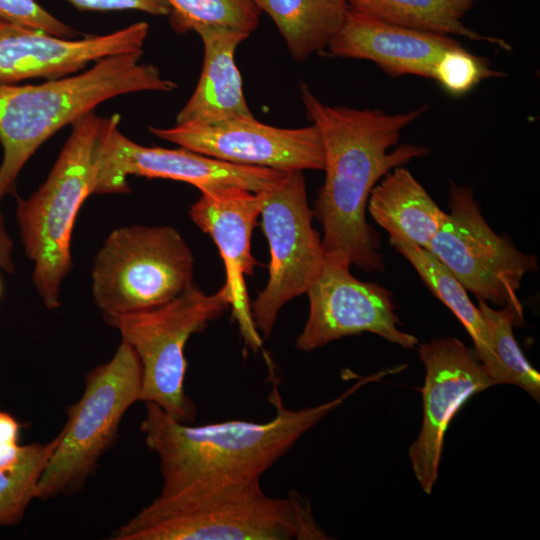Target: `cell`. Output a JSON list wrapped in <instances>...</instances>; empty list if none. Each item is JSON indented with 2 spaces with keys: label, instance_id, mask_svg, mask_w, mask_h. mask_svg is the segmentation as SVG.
<instances>
[{
  "label": "cell",
  "instance_id": "25",
  "mask_svg": "<svg viewBox=\"0 0 540 540\" xmlns=\"http://www.w3.org/2000/svg\"><path fill=\"white\" fill-rule=\"evenodd\" d=\"M478 301L477 308L489 330L494 353L508 377V383L520 387L539 402L540 374L524 357L513 333L514 324L519 325L523 317L510 305L495 310L485 301Z\"/></svg>",
  "mask_w": 540,
  "mask_h": 540
},
{
  "label": "cell",
  "instance_id": "10",
  "mask_svg": "<svg viewBox=\"0 0 540 540\" xmlns=\"http://www.w3.org/2000/svg\"><path fill=\"white\" fill-rule=\"evenodd\" d=\"M448 205L428 251L478 300L510 305L523 317L517 291L524 276L536 271V257L491 229L471 189L452 183Z\"/></svg>",
  "mask_w": 540,
  "mask_h": 540
},
{
  "label": "cell",
  "instance_id": "12",
  "mask_svg": "<svg viewBox=\"0 0 540 540\" xmlns=\"http://www.w3.org/2000/svg\"><path fill=\"white\" fill-rule=\"evenodd\" d=\"M418 354L425 367L423 421L409 459L422 490L431 494L450 422L470 397L496 383L475 350L455 337L425 342Z\"/></svg>",
  "mask_w": 540,
  "mask_h": 540
},
{
  "label": "cell",
  "instance_id": "24",
  "mask_svg": "<svg viewBox=\"0 0 540 540\" xmlns=\"http://www.w3.org/2000/svg\"><path fill=\"white\" fill-rule=\"evenodd\" d=\"M59 441L60 433L45 444L24 445L19 460L0 469L1 526L21 521L29 503L36 498L39 479Z\"/></svg>",
  "mask_w": 540,
  "mask_h": 540
},
{
  "label": "cell",
  "instance_id": "8",
  "mask_svg": "<svg viewBox=\"0 0 540 540\" xmlns=\"http://www.w3.org/2000/svg\"><path fill=\"white\" fill-rule=\"evenodd\" d=\"M230 306L228 289L206 294L192 285L171 301L144 311L104 317L136 352L142 367L140 401L154 403L175 420L191 423L196 408L185 394V345L192 334Z\"/></svg>",
  "mask_w": 540,
  "mask_h": 540
},
{
  "label": "cell",
  "instance_id": "7",
  "mask_svg": "<svg viewBox=\"0 0 540 540\" xmlns=\"http://www.w3.org/2000/svg\"><path fill=\"white\" fill-rule=\"evenodd\" d=\"M194 259L181 234L170 226L114 230L97 253L92 296L103 317L161 306L193 285Z\"/></svg>",
  "mask_w": 540,
  "mask_h": 540
},
{
  "label": "cell",
  "instance_id": "19",
  "mask_svg": "<svg viewBox=\"0 0 540 540\" xmlns=\"http://www.w3.org/2000/svg\"><path fill=\"white\" fill-rule=\"evenodd\" d=\"M367 210L389 239L411 242L425 250L446 216L404 166L394 168L376 184Z\"/></svg>",
  "mask_w": 540,
  "mask_h": 540
},
{
  "label": "cell",
  "instance_id": "20",
  "mask_svg": "<svg viewBox=\"0 0 540 540\" xmlns=\"http://www.w3.org/2000/svg\"><path fill=\"white\" fill-rule=\"evenodd\" d=\"M389 242L412 264L431 292L462 323L474 343L475 352L496 385L509 384L508 377L494 353L486 323L460 282L428 250L407 241L389 239Z\"/></svg>",
  "mask_w": 540,
  "mask_h": 540
},
{
  "label": "cell",
  "instance_id": "6",
  "mask_svg": "<svg viewBox=\"0 0 540 540\" xmlns=\"http://www.w3.org/2000/svg\"><path fill=\"white\" fill-rule=\"evenodd\" d=\"M141 362L122 340L111 360L91 370L81 398L67 409V422L37 485L36 498L72 494L95 471L115 441L120 422L140 401Z\"/></svg>",
  "mask_w": 540,
  "mask_h": 540
},
{
  "label": "cell",
  "instance_id": "2",
  "mask_svg": "<svg viewBox=\"0 0 540 540\" xmlns=\"http://www.w3.org/2000/svg\"><path fill=\"white\" fill-rule=\"evenodd\" d=\"M381 374L361 378L339 397L314 407L287 408L274 383V417L267 422L228 420L192 426L146 403L141 431L159 458L160 494L189 488L260 480L294 444L345 399Z\"/></svg>",
  "mask_w": 540,
  "mask_h": 540
},
{
  "label": "cell",
  "instance_id": "30",
  "mask_svg": "<svg viewBox=\"0 0 540 540\" xmlns=\"http://www.w3.org/2000/svg\"><path fill=\"white\" fill-rule=\"evenodd\" d=\"M13 248V241L8 234L3 215L0 212V270L9 274L15 271Z\"/></svg>",
  "mask_w": 540,
  "mask_h": 540
},
{
  "label": "cell",
  "instance_id": "16",
  "mask_svg": "<svg viewBox=\"0 0 540 540\" xmlns=\"http://www.w3.org/2000/svg\"><path fill=\"white\" fill-rule=\"evenodd\" d=\"M268 192L242 188L205 192L189 211L193 222L219 249L233 316L246 345L254 350L262 346V337L252 319L245 277L253 274L256 265L251 254V236Z\"/></svg>",
  "mask_w": 540,
  "mask_h": 540
},
{
  "label": "cell",
  "instance_id": "3",
  "mask_svg": "<svg viewBox=\"0 0 540 540\" xmlns=\"http://www.w3.org/2000/svg\"><path fill=\"white\" fill-rule=\"evenodd\" d=\"M116 540L327 539L308 500L267 495L260 480L159 494L111 537Z\"/></svg>",
  "mask_w": 540,
  "mask_h": 540
},
{
  "label": "cell",
  "instance_id": "15",
  "mask_svg": "<svg viewBox=\"0 0 540 540\" xmlns=\"http://www.w3.org/2000/svg\"><path fill=\"white\" fill-rule=\"evenodd\" d=\"M148 32L146 22H137L112 33L72 39L0 20V84L62 78L107 56L143 52Z\"/></svg>",
  "mask_w": 540,
  "mask_h": 540
},
{
  "label": "cell",
  "instance_id": "28",
  "mask_svg": "<svg viewBox=\"0 0 540 540\" xmlns=\"http://www.w3.org/2000/svg\"><path fill=\"white\" fill-rule=\"evenodd\" d=\"M80 10L116 11L137 10L151 15H169L166 0H65Z\"/></svg>",
  "mask_w": 540,
  "mask_h": 540
},
{
  "label": "cell",
  "instance_id": "5",
  "mask_svg": "<svg viewBox=\"0 0 540 540\" xmlns=\"http://www.w3.org/2000/svg\"><path fill=\"white\" fill-rule=\"evenodd\" d=\"M101 119L92 111L74 121L45 182L29 198H17L21 240L34 264L32 281L48 309L60 306L61 286L72 267L76 217L93 194L94 146Z\"/></svg>",
  "mask_w": 540,
  "mask_h": 540
},
{
  "label": "cell",
  "instance_id": "29",
  "mask_svg": "<svg viewBox=\"0 0 540 540\" xmlns=\"http://www.w3.org/2000/svg\"><path fill=\"white\" fill-rule=\"evenodd\" d=\"M21 425L11 414L0 411V448L19 444Z\"/></svg>",
  "mask_w": 540,
  "mask_h": 540
},
{
  "label": "cell",
  "instance_id": "23",
  "mask_svg": "<svg viewBox=\"0 0 540 540\" xmlns=\"http://www.w3.org/2000/svg\"><path fill=\"white\" fill-rule=\"evenodd\" d=\"M170 23L179 32L221 28L250 36L258 26L260 9L254 0H166Z\"/></svg>",
  "mask_w": 540,
  "mask_h": 540
},
{
  "label": "cell",
  "instance_id": "21",
  "mask_svg": "<svg viewBox=\"0 0 540 540\" xmlns=\"http://www.w3.org/2000/svg\"><path fill=\"white\" fill-rule=\"evenodd\" d=\"M275 23L296 61L321 52L341 28L347 0H254Z\"/></svg>",
  "mask_w": 540,
  "mask_h": 540
},
{
  "label": "cell",
  "instance_id": "31",
  "mask_svg": "<svg viewBox=\"0 0 540 540\" xmlns=\"http://www.w3.org/2000/svg\"><path fill=\"white\" fill-rule=\"evenodd\" d=\"M1 294H2V283H1V280H0V297H1Z\"/></svg>",
  "mask_w": 540,
  "mask_h": 540
},
{
  "label": "cell",
  "instance_id": "27",
  "mask_svg": "<svg viewBox=\"0 0 540 540\" xmlns=\"http://www.w3.org/2000/svg\"><path fill=\"white\" fill-rule=\"evenodd\" d=\"M0 20L38 29L54 36L73 38L77 32L35 0H0Z\"/></svg>",
  "mask_w": 540,
  "mask_h": 540
},
{
  "label": "cell",
  "instance_id": "1",
  "mask_svg": "<svg viewBox=\"0 0 540 540\" xmlns=\"http://www.w3.org/2000/svg\"><path fill=\"white\" fill-rule=\"evenodd\" d=\"M301 97L324 149L325 180L313 210L323 228L324 257L368 273L383 272L379 236L366 220L368 199L388 172L429 154L427 147L413 144L391 150L427 106L396 114L330 106L305 83Z\"/></svg>",
  "mask_w": 540,
  "mask_h": 540
},
{
  "label": "cell",
  "instance_id": "9",
  "mask_svg": "<svg viewBox=\"0 0 540 540\" xmlns=\"http://www.w3.org/2000/svg\"><path fill=\"white\" fill-rule=\"evenodd\" d=\"M120 116L102 118L94 146L93 194L127 193L128 176L189 183L201 193L227 188L265 192L276 188L288 172L220 161L184 147H146L119 130Z\"/></svg>",
  "mask_w": 540,
  "mask_h": 540
},
{
  "label": "cell",
  "instance_id": "26",
  "mask_svg": "<svg viewBox=\"0 0 540 540\" xmlns=\"http://www.w3.org/2000/svg\"><path fill=\"white\" fill-rule=\"evenodd\" d=\"M503 75L492 69L486 59L470 53L459 44L442 53L434 66L432 79L446 93L459 97L469 93L481 81Z\"/></svg>",
  "mask_w": 540,
  "mask_h": 540
},
{
  "label": "cell",
  "instance_id": "11",
  "mask_svg": "<svg viewBox=\"0 0 540 540\" xmlns=\"http://www.w3.org/2000/svg\"><path fill=\"white\" fill-rule=\"evenodd\" d=\"M303 171H291L263 202L260 215L270 247L269 277L250 303L254 324L264 339L271 337L282 306L306 294L324 265L322 238L312 225Z\"/></svg>",
  "mask_w": 540,
  "mask_h": 540
},
{
  "label": "cell",
  "instance_id": "13",
  "mask_svg": "<svg viewBox=\"0 0 540 540\" xmlns=\"http://www.w3.org/2000/svg\"><path fill=\"white\" fill-rule=\"evenodd\" d=\"M306 294L309 314L295 341L298 350L313 351L363 332L406 349L418 344L417 337L398 328L391 292L378 283L358 280L348 264L324 258L322 271Z\"/></svg>",
  "mask_w": 540,
  "mask_h": 540
},
{
  "label": "cell",
  "instance_id": "4",
  "mask_svg": "<svg viewBox=\"0 0 540 540\" xmlns=\"http://www.w3.org/2000/svg\"><path fill=\"white\" fill-rule=\"evenodd\" d=\"M142 55L107 56L82 72L41 84H0V202L15 193L17 178L35 151L64 126L113 97L176 88L157 67L140 63Z\"/></svg>",
  "mask_w": 540,
  "mask_h": 540
},
{
  "label": "cell",
  "instance_id": "18",
  "mask_svg": "<svg viewBox=\"0 0 540 540\" xmlns=\"http://www.w3.org/2000/svg\"><path fill=\"white\" fill-rule=\"evenodd\" d=\"M196 33L204 47L202 71L193 94L176 116V125L254 117L234 61L236 48L249 36L221 28H203Z\"/></svg>",
  "mask_w": 540,
  "mask_h": 540
},
{
  "label": "cell",
  "instance_id": "17",
  "mask_svg": "<svg viewBox=\"0 0 540 540\" xmlns=\"http://www.w3.org/2000/svg\"><path fill=\"white\" fill-rule=\"evenodd\" d=\"M459 44L452 36L397 26L349 9L327 48L333 56L371 61L392 77L432 79L442 53Z\"/></svg>",
  "mask_w": 540,
  "mask_h": 540
},
{
  "label": "cell",
  "instance_id": "22",
  "mask_svg": "<svg viewBox=\"0 0 540 540\" xmlns=\"http://www.w3.org/2000/svg\"><path fill=\"white\" fill-rule=\"evenodd\" d=\"M349 9L397 26L486 41L511 50L503 39L475 32L463 23L476 0H347Z\"/></svg>",
  "mask_w": 540,
  "mask_h": 540
},
{
  "label": "cell",
  "instance_id": "14",
  "mask_svg": "<svg viewBox=\"0 0 540 540\" xmlns=\"http://www.w3.org/2000/svg\"><path fill=\"white\" fill-rule=\"evenodd\" d=\"M148 129L160 139L228 163L283 172L324 169L323 144L313 124L286 129L251 117Z\"/></svg>",
  "mask_w": 540,
  "mask_h": 540
}]
</instances>
